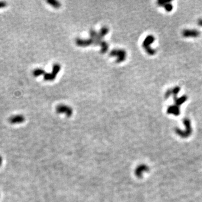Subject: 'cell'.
Segmentation results:
<instances>
[{"label": "cell", "instance_id": "obj_3", "mask_svg": "<svg viewBox=\"0 0 202 202\" xmlns=\"http://www.w3.org/2000/svg\"><path fill=\"white\" fill-rule=\"evenodd\" d=\"M154 40V36L152 35H149L145 38V39L143 42V44H142L143 48L146 51V52L151 56L154 55L156 53V51L154 49L152 48L150 46L151 44L153 43Z\"/></svg>", "mask_w": 202, "mask_h": 202}, {"label": "cell", "instance_id": "obj_5", "mask_svg": "<svg viewBox=\"0 0 202 202\" xmlns=\"http://www.w3.org/2000/svg\"><path fill=\"white\" fill-rule=\"evenodd\" d=\"M109 56L111 57H116L117 63L122 62L126 59V52L122 49H114L111 51Z\"/></svg>", "mask_w": 202, "mask_h": 202}, {"label": "cell", "instance_id": "obj_6", "mask_svg": "<svg viewBox=\"0 0 202 202\" xmlns=\"http://www.w3.org/2000/svg\"><path fill=\"white\" fill-rule=\"evenodd\" d=\"M61 69V66L59 63H55L53 66L52 71L51 73L46 72L44 74V79L47 81H52L55 79L57 74L59 72Z\"/></svg>", "mask_w": 202, "mask_h": 202}, {"label": "cell", "instance_id": "obj_12", "mask_svg": "<svg viewBox=\"0 0 202 202\" xmlns=\"http://www.w3.org/2000/svg\"><path fill=\"white\" fill-rule=\"evenodd\" d=\"M149 168L147 165H141L138 166L135 170V175L138 178H142L144 172H148Z\"/></svg>", "mask_w": 202, "mask_h": 202}, {"label": "cell", "instance_id": "obj_18", "mask_svg": "<svg viewBox=\"0 0 202 202\" xmlns=\"http://www.w3.org/2000/svg\"><path fill=\"white\" fill-rule=\"evenodd\" d=\"M6 3L5 2H3V1H0V9H2V8H3V7H5L6 6Z\"/></svg>", "mask_w": 202, "mask_h": 202}, {"label": "cell", "instance_id": "obj_10", "mask_svg": "<svg viewBox=\"0 0 202 202\" xmlns=\"http://www.w3.org/2000/svg\"><path fill=\"white\" fill-rule=\"evenodd\" d=\"M25 121V117L22 115H16L12 116L9 119V122L12 124H21Z\"/></svg>", "mask_w": 202, "mask_h": 202}, {"label": "cell", "instance_id": "obj_9", "mask_svg": "<svg viewBox=\"0 0 202 202\" xmlns=\"http://www.w3.org/2000/svg\"><path fill=\"white\" fill-rule=\"evenodd\" d=\"M75 43L77 46L79 47H88L92 45H93V41L91 38L89 39H81V38H77L75 40Z\"/></svg>", "mask_w": 202, "mask_h": 202}, {"label": "cell", "instance_id": "obj_4", "mask_svg": "<svg viewBox=\"0 0 202 202\" xmlns=\"http://www.w3.org/2000/svg\"><path fill=\"white\" fill-rule=\"evenodd\" d=\"M180 91V88L178 86H175V88L172 89V93L173 96H174L175 105L178 106V107L180 106L181 105H182L188 99V97L185 95L182 96V97H181L180 98H178L177 95H178V94L179 93Z\"/></svg>", "mask_w": 202, "mask_h": 202}, {"label": "cell", "instance_id": "obj_15", "mask_svg": "<svg viewBox=\"0 0 202 202\" xmlns=\"http://www.w3.org/2000/svg\"><path fill=\"white\" fill-rule=\"evenodd\" d=\"M99 46L101 47V52L102 53H106L108 51V43L104 41V40L101 42Z\"/></svg>", "mask_w": 202, "mask_h": 202}, {"label": "cell", "instance_id": "obj_8", "mask_svg": "<svg viewBox=\"0 0 202 202\" xmlns=\"http://www.w3.org/2000/svg\"><path fill=\"white\" fill-rule=\"evenodd\" d=\"M182 34L185 38H197L200 35V32L196 29H185Z\"/></svg>", "mask_w": 202, "mask_h": 202}, {"label": "cell", "instance_id": "obj_19", "mask_svg": "<svg viewBox=\"0 0 202 202\" xmlns=\"http://www.w3.org/2000/svg\"><path fill=\"white\" fill-rule=\"evenodd\" d=\"M198 24L200 26H202V19H199V20H198Z\"/></svg>", "mask_w": 202, "mask_h": 202}, {"label": "cell", "instance_id": "obj_16", "mask_svg": "<svg viewBox=\"0 0 202 202\" xmlns=\"http://www.w3.org/2000/svg\"><path fill=\"white\" fill-rule=\"evenodd\" d=\"M46 73V71H45L43 69H35L33 71V75L35 76V77H38L40 75H42L45 74Z\"/></svg>", "mask_w": 202, "mask_h": 202}, {"label": "cell", "instance_id": "obj_17", "mask_svg": "<svg viewBox=\"0 0 202 202\" xmlns=\"http://www.w3.org/2000/svg\"><path fill=\"white\" fill-rule=\"evenodd\" d=\"M171 94H172V89H168L166 92V93H165V98L166 99L168 98L169 97H170V96L171 95Z\"/></svg>", "mask_w": 202, "mask_h": 202}, {"label": "cell", "instance_id": "obj_1", "mask_svg": "<svg viewBox=\"0 0 202 202\" xmlns=\"http://www.w3.org/2000/svg\"><path fill=\"white\" fill-rule=\"evenodd\" d=\"M108 32L109 29L107 26L102 27L98 33H97L94 30H90L89 34L90 38L93 41V45H100L101 42L103 41L102 38L108 33Z\"/></svg>", "mask_w": 202, "mask_h": 202}, {"label": "cell", "instance_id": "obj_20", "mask_svg": "<svg viewBox=\"0 0 202 202\" xmlns=\"http://www.w3.org/2000/svg\"><path fill=\"white\" fill-rule=\"evenodd\" d=\"M1 162H2V159H1V158L0 157V165L1 164Z\"/></svg>", "mask_w": 202, "mask_h": 202}, {"label": "cell", "instance_id": "obj_7", "mask_svg": "<svg viewBox=\"0 0 202 202\" xmlns=\"http://www.w3.org/2000/svg\"><path fill=\"white\" fill-rule=\"evenodd\" d=\"M56 112L59 113H64L67 116L70 117L72 115V109L65 105H59L56 107Z\"/></svg>", "mask_w": 202, "mask_h": 202}, {"label": "cell", "instance_id": "obj_13", "mask_svg": "<svg viewBox=\"0 0 202 202\" xmlns=\"http://www.w3.org/2000/svg\"><path fill=\"white\" fill-rule=\"evenodd\" d=\"M167 113L168 114H172L176 116H179L180 115V109L178 106L175 105H171L167 108Z\"/></svg>", "mask_w": 202, "mask_h": 202}, {"label": "cell", "instance_id": "obj_14", "mask_svg": "<svg viewBox=\"0 0 202 202\" xmlns=\"http://www.w3.org/2000/svg\"><path fill=\"white\" fill-rule=\"evenodd\" d=\"M47 2L52 7L56 9L59 8L61 6L60 2L56 1V0H47Z\"/></svg>", "mask_w": 202, "mask_h": 202}, {"label": "cell", "instance_id": "obj_11", "mask_svg": "<svg viewBox=\"0 0 202 202\" xmlns=\"http://www.w3.org/2000/svg\"><path fill=\"white\" fill-rule=\"evenodd\" d=\"M157 4L160 6H163L167 12H171L173 9V6L171 4V1H162V0H158L157 1Z\"/></svg>", "mask_w": 202, "mask_h": 202}, {"label": "cell", "instance_id": "obj_2", "mask_svg": "<svg viewBox=\"0 0 202 202\" xmlns=\"http://www.w3.org/2000/svg\"><path fill=\"white\" fill-rule=\"evenodd\" d=\"M183 123L185 126V130H182L176 128L175 129V132L176 134H178V136L182 138H186L189 136L192 133V128L191 122L189 119L185 118L183 120Z\"/></svg>", "mask_w": 202, "mask_h": 202}]
</instances>
